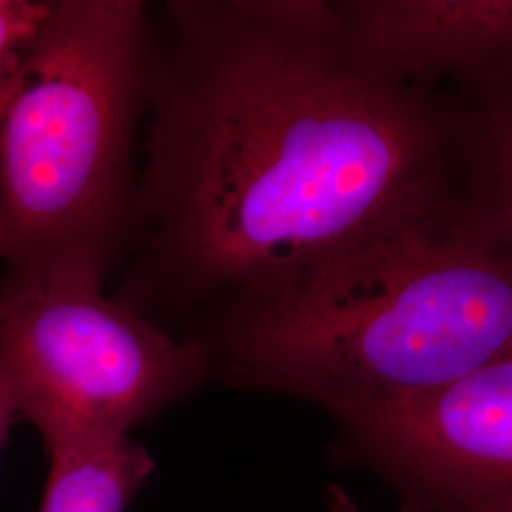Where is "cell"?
Segmentation results:
<instances>
[{
	"mask_svg": "<svg viewBox=\"0 0 512 512\" xmlns=\"http://www.w3.org/2000/svg\"><path fill=\"white\" fill-rule=\"evenodd\" d=\"M18 420V412H16L14 401H12V395L0 376V452L4 448V442L8 439L12 425Z\"/></svg>",
	"mask_w": 512,
	"mask_h": 512,
	"instance_id": "cell-9",
	"label": "cell"
},
{
	"mask_svg": "<svg viewBox=\"0 0 512 512\" xmlns=\"http://www.w3.org/2000/svg\"><path fill=\"white\" fill-rule=\"evenodd\" d=\"M336 420L404 512H512V353Z\"/></svg>",
	"mask_w": 512,
	"mask_h": 512,
	"instance_id": "cell-5",
	"label": "cell"
},
{
	"mask_svg": "<svg viewBox=\"0 0 512 512\" xmlns=\"http://www.w3.org/2000/svg\"><path fill=\"white\" fill-rule=\"evenodd\" d=\"M150 55L129 308L209 317L448 203L512 211L511 84L378 73L334 2H171Z\"/></svg>",
	"mask_w": 512,
	"mask_h": 512,
	"instance_id": "cell-1",
	"label": "cell"
},
{
	"mask_svg": "<svg viewBox=\"0 0 512 512\" xmlns=\"http://www.w3.org/2000/svg\"><path fill=\"white\" fill-rule=\"evenodd\" d=\"M48 456L40 512H126L154 469L147 450L129 437L61 448Z\"/></svg>",
	"mask_w": 512,
	"mask_h": 512,
	"instance_id": "cell-7",
	"label": "cell"
},
{
	"mask_svg": "<svg viewBox=\"0 0 512 512\" xmlns=\"http://www.w3.org/2000/svg\"><path fill=\"white\" fill-rule=\"evenodd\" d=\"M334 10L351 50L389 78L431 88L511 80L509 0H349Z\"/></svg>",
	"mask_w": 512,
	"mask_h": 512,
	"instance_id": "cell-6",
	"label": "cell"
},
{
	"mask_svg": "<svg viewBox=\"0 0 512 512\" xmlns=\"http://www.w3.org/2000/svg\"><path fill=\"white\" fill-rule=\"evenodd\" d=\"M188 340L211 378L334 418L512 353V213L448 203L397 220Z\"/></svg>",
	"mask_w": 512,
	"mask_h": 512,
	"instance_id": "cell-2",
	"label": "cell"
},
{
	"mask_svg": "<svg viewBox=\"0 0 512 512\" xmlns=\"http://www.w3.org/2000/svg\"><path fill=\"white\" fill-rule=\"evenodd\" d=\"M150 55L145 4L52 2L0 107V258L10 272L103 279L128 224Z\"/></svg>",
	"mask_w": 512,
	"mask_h": 512,
	"instance_id": "cell-3",
	"label": "cell"
},
{
	"mask_svg": "<svg viewBox=\"0 0 512 512\" xmlns=\"http://www.w3.org/2000/svg\"><path fill=\"white\" fill-rule=\"evenodd\" d=\"M86 275L0 279V376L48 452L128 439L205 384L194 340H177Z\"/></svg>",
	"mask_w": 512,
	"mask_h": 512,
	"instance_id": "cell-4",
	"label": "cell"
},
{
	"mask_svg": "<svg viewBox=\"0 0 512 512\" xmlns=\"http://www.w3.org/2000/svg\"><path fill=\"white\" fill-rule=\"evenodd\" d=\"M50 8L52 2L0 0V107Z\"/></svg>",
	"mask_w": 512,
	"mask_h": 512,
	"instance_id": "cell-8",
	"label": "cell"
},
{
	"mask_svg": "<svg viewBox=\"0 0 512 512\" xmlns=\"http://www.w3.org/2000/svg\"><path fill=\"white\" fill-rule=\"evenodd\" d=\"M0 251H2V226H0Z\"/></svg>",
	"mask_w": 512,
	"mask_h": 512,
	"instance_id": "cell-10",
	"label": "cell"
}]
</instances>
